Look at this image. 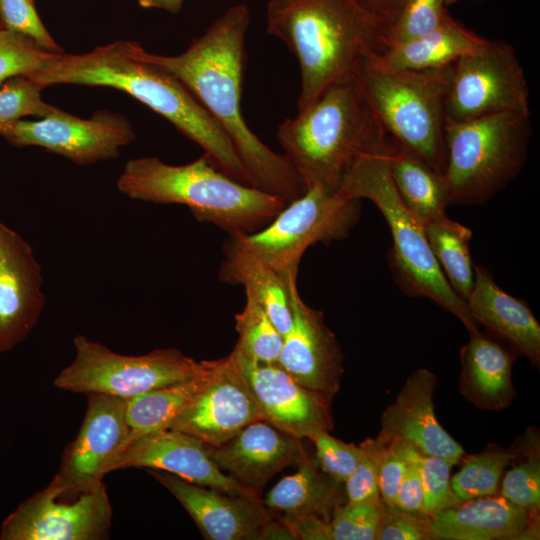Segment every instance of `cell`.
<instances>
[{
	"instance_id": "cell-1",
	"label": "cell",
	"mask_w": 540,
	"mask_h": 540,
	"mask_svg": "<svg viewBox=\"0 0 540 540\" xmlns=\"http://www.w3.org/2000/svg\"><path fill=\"white\" fill-rule=\"evenodd\" d=\"M246 4L227 9L189 47L174 56L147 52L131 42L133 54L177 78L225 131L254 187L290 203L307 187L283 154L265 145L248 127L241 110L246 65Z\"/></svg>"
},
{
	"instance_id": "cell-2",
	"label": "cell",
	"mask_w": 540,
	"mask_h": 540,
	"mask_svg": "<svg viewBox=\"0 0 540 540\" xmlns=\"http://www.w3.org/2000/svg\"><path fill=\"white\" fill-rule=\"evenodd\" d=\"M26 77L42 89L56 84H74L121 90L198 144L219 171L254 187L225 131L177 78L138 59L131 50V41H116L84 54L59 52Z\"/></svg>"
},
{
	"instance_id": "cell-3",
	"label": "cell",
	"mask_w": 540,
	"mask_h": 540,
	"mask_svg": "<svg viewBox=\"0 0 540 540\" xmlns=\"http://www.w3.org/2000/svg\"><path fill=\"white\" fill-rule=\"evenodd\" d=\"M267 31L298 61L299 111L332 85L358 75L382 52L386 29L357 0H270Z\"/></svg>"
},
{
	"instance_id": "cell-4",
	"label": "cell",
	"mask_w": 540,
	"mask_h": 540,
	"mask_svg": "<svg viewBox=\"0 0 540 540\" xmlns=\"http://www.w3.org/2000/svg\"><path fill=\"white\" fill-rule=\"evenodd\" d=\"M277 138L307 188L320 185L337 192L354 163L383 147L389 135L372 113L356 75L332 85L285 120Z\"/></svg>"
},
{
	"instance_id": "cell-5",
	"label": "cell",
	"mask_w": 540,
	"mask_h": 540,
	"mask_svg": "<svg viewBox=\"0 0 540 540\" xmlns=\"http://www.w3.org/2000/svg\"><path fill=\"white\" fill-rule=\"evenodd\" d=\"M116 185L134 200L184 205L198 221L212 223L228 234L261 230L287 204L281 197L235 181L204 154L184 165H170L156 157L132 159Z\"/></svg>"
},
{
	"instance_id": "cell-6",
	"label": "cell",
	"mask_w": 540,
	"mask_h": 540,
	"mask_svg": "<svg viewBox=\"0 0 540 540\" xmlns=\"http://www.w3.org/2000/svg\"><path fill=\"white\" fill-rule=\"evenodd\" d=\"M389 144L362 155L344 177L338 193L372 201L386 219L392 235L389 264L402 291L426 297L456 316L469 333L478 330L465 301L453 291L426 238L424 226L401 200L389 169Z\"/></svg>"
},
{
	"instance_id": "cell-7",
	"label": "cell",
	"mask_w": 540,
	"mask_h": 540,
	"mask_svg": "<svg viewBox=\"0 0 540 540\" xmlns=\"http://www.w3.org/2000/svg\"><path fill=\"white\" fill-rule=\"evenodd\" d=\"M453 64L394 70L369 59L358 73L363 95L383 130L443 174L445 103Z\"/></svg>"
},
{
	"instance_id": "cell-8",
	"label": "cell",
	"mask_w": 540,
	"mask_h": 540,
	"mask_svg": "<svg viewBox=\"0 0 540 540\" xmlns=\"http://www.w3.org/2000/svg\"><path fill=\"white\" fill-rule=\"evenodd\" d=\"M530 113L446 120L445 178L451 205H481L516 178L528 156Z\"/></svg>"
},
{
	"instance_id": "cell-9",
	"label": "cell",
	"mask_w": 540,
	"mask_h": 540,
	"mask_svg": "<svg viewBox=\"0 0 540 540\" xmlns=\"http://www.w3.org/2000/svg\"><path fill=\"white\" fill-rule=\"evenodd\" d=\"M75 356L54 379V385L74 393H101L130 399L196 376L203 361L175 348L143 355H123L83 335L73 339Z\"/></svg>"
},
{
	"instance_id": "cell-10",
	"label": "cell",
	"mask_w": 540,
	"mask_h": 540,
	"mask_svg": "<svg viewBox=\"0 0 540 540\" xmlns=\"http://www.w3.org/2000/svg\"><path fill=\"white\" fill-rule=\"evenodd\" d=\"M361 200L312 185L261 230L246 235L248 244L281 276L296 275L305 251L317 243L343 240L358 223Z\"/></svg>"
},
{
	"instance_id": "cell-11",
	"label": "cell",
	"mask_w": 540,
	"mask_h": 540,
	"mask_svg": "<svg viewBox=\"0 0 540 540\" xmlns=\"http://www.w3.org/2000/svg\"><path fill=\"white\" fill-rule=\"evenodd\" d=\"M530 92L514 47L489 40L453 64L446 120L468 121L504 112L530 113Z\"/></svg>"
},
{
	"instance_id": "cell-12",
	"label": "cell",
	"mask_w": 540,
	"mask_h": 540,
	"mask_svg": "<svg viewBox=\"0 0 540 540\" xmlns=\"http://www.w3.org/2000/svg\"><path fill=\"white\" fill-rule=\"evenodd\" d=\"M112 507L105 484L81 492L56 476L2 523L1 540H100L108 537Z\"/></svg>"
},
{
	"instance_id": "cell-13",
	"label": "cell",
	"mask_w": 540,
	"mask_h": 540,
	"mask_svg": "<svg viewBox=\"0 0 540 540\" xmlns=\"http://www.w3.org/2000/svg\"><path fill=\"white\" fill-rule=\"evenodd\" d=\"M0 135L13 146H39L78 165L114 159L136 137L125 116L108 110L89 119L59 110L36 121L18 120L1 129Z\"/></svg>"
},
{
	"instance_id": "cell-14",
	"label": "cell",
	"mask_w": 540,
	"mask_h": 540,
	"mask_svg": "<svg viewBox=\"0 0 540 540\" xmlns=\"http://www.w3.org/2000/svg\"><path fill=\"white\" fill-rule=\"evenodd\" d=\"M265 420L248 380L232 357L211 360L207 383L167 428L218 446L252 422Z\"/></svg>"
},
{
	"instance_id": "cell-15",
	"label": "cell",
	"mask_w": 540,
	"mask_h": 540,
	"mask_svg": "<svg viewBox=\"0 0 540 540\" xmlns=\"http://www.w3.org/2000/svg\"><path fill=\"white\" fill-rule=\"evenodd\" d=\"M292 326L283 337L278 364L300 385L331 402L343 375V354L323 314L308 306L289 276Z\"/></svg>"
},
{
	"instance_id": "cell-16",
	"label": "cell",
	"mask_w": 540,
	"mask_h": 540,
	"mask_svg": "<svg viewBox=\"0 0 540 540\" xmlns=\"http://www.w3.org/2000/svg\"><path fill=\"white\" fill-rule=\"evenodd\" d=\"M86 413L55 475L65 489L81 492L102 483L128 443L126 399L88 393Z\"/></svg>"
},
{
	"instance_id": "cell-17",
	"label": "cell",
	"mask_w": 540,
	"mask_h": 540,
	"mask_svg": "<svg viewBox=\"0 0 540 540\" xmlns=\"http://www.w3.org/2000/svg\"><path fill=\"white\" fill-rule=\"evenodd\" d=\"M248 380L265 421L299 439L330 432V401L294 380L278 363L252 360L236 348L229 354Z\"/></svg>"
},
{
	"instance_id": "cell-18",
	"label": "cell",
	"mask_w": 540,
	"mask_h": 540,
	"mask_svg": "<svg viewBox=\"0 0 540 540\" xmlns=\"http://www.w3.org/2000/svg\"><path fill=\"white\" fill-rule=\"evenodd\" d=\"M42 269L30 244L0 222V352L21 343L45 305Z\"/></svg>"
},
{
	"instance_id": "cell-19",
	"label": "cell",
	"mask_w": 540,
	"mask_h": 540,
	"mask_svg": "<svg viewBox=\"0 0 540 540\" xmlns=\"http://www.w3.org/2000/svg\"><path fill=\"white\" fill-rule=\"evenodd\" d=\"M129 467L165 471L230 494L259 496L224 474L210 457L205 443L174 429L156 430L128 443L114 461L111 472Z\"/></svg>"
},
{
	"instance_id": "cell-20",
	"label": "cell",
	"mask_w": 540,
	"mask_h": 540,
	"mask_svg": "<svg viewBox=\"0 0 540 540\" xmlns=\"http://www.w3.org/2000/svg\"><path fill=\"white\" fill-rule=\"evenodd\" d=\"M149 470L186 509L207 540H259L262 528L273 519L259 496L230 494L165 471Z\"/></svg>"
},
{
	"instance_id": "cell-21",
	"label": "cell",
	"mask_w": 540,
	"mask_h": 540,
	"mask_svg": "<svg viewBox=\"0 0 540 540\" xmlns=\"http://www.w3.org/2000/svg\"><path fill=\"white\" fill-rule=\"evenodd\" d=\"M436 386L437 377L430 370L414 371L382 413L377 438L386 445L393 441L409 443L425 455L442 457L455 465L463 458L464 450L436 418Z\"/></svg>"
},
{
	"instance_id": "cell-22",
	"label": "cell",
	"mask_w": 540,
	"mask_h": 540,
	"mask_svg": "<svg viewBox=\"0 0 540 540\" xmlns=\"http://www.w3.org/2000/svg\"><path fill=\"white\" fill-rule=\"evenodd\" d=\"M301 440L258 420L221 445L206 446L221 470L230 472L240 484L258 493L279 471L309 457Z\"/></svg>"
},
{
	"instance_id": "cell-23",
	"label": "cell",
	"mask_w": 540,
	"mask_h": 540,
	"mask_svg": "<svg viewBox=\"0 0 540 540\" xmlns=\"http://www.w3.org/2000/svg\"><path fill=\"white\" fill-rule=\"evenodd\" d=\"M539 514L502 496L480 497L426 516L432 540L536 539Z\"/></svg>"
},
{
	"instance_id": "cell-24",
	"label": "cell",
	"mask_w": 540,
	"mask_h": 540,
	"mask_svg": "<svg viewBox=\"0 0 540 540\" xmlns=\"http://www.w3.org/2000/svg\"><path fill=\"white\" fill-rule=\"evenodd\" d=\"M465 303L487 333L539 367L540 325L536 317L525 301L501 289L484 266L474 265V284Z\"/></svg>"
},
{
	"instance_id": "cell-25",
	"label": "cell",
	"mask_w": 540,
	"mask_h": 540,
	"mask_svg": "<svg viewBox=\"0 0 540 540\" xmlns=\"http://www.w3.org/2000/svg\"><path fill=\"white\" fill-rule=\"evenodd\" d=\"M469 334L460 351V392L480 409H504L515 397L512 367L518 355L487 332Z\"/></svg>"
},
{
	"instance_id": "cell-26",
	"label": "cell",
	"mask_w": 540,
	"mask_h": 540,
	"mask_svg": "<svg viewBox=\"0 0 540 540\" xmlns=\"http://www.w3.org/2000/svg\"><path fill=\"white\" fill-rule=\"evenodd\" d=\"M219 269L222 282L241 285L264 308L284 335L292 326L289 276L274 270L245 240L244 234H229ZM296 276V275H295Z\"/></svg>"
},
{
	"instance_id": "cell-27",
	"label": "cell",
	"mask_w": 540,
	"mask_h": 540,
	"mask_svg": "<svg viewBox=\"0 0 540 540\" xmlns=\"http://www.w3.org/2000/svg\"><path fill=\"white\" fill-rule=\"evenodd\" d=\"M389 169L394 186L406 207L423 226L449 217L450 191L443 173L390 137Z\"/></svg>"
},
{
	"instance_id": "cell-28",
	"label": "cell",
	"mask_w": 540,
	"mask_h": 540,
	"mask_svg": "<svg viewBox=\"0 0 540 540\" xmlns=\"http://www.w3.org/2000/svg\"><path fill=\"white\" fill-rule=\"evenodd\" d=\"M488 39L449 16L434 31L414 40L389 47L370 60L394 70H425L453 64L486 44Z\"/></svg>"
},
{
	"instance_id": "cell-29",
	"label": "cell",
	"mask_w": 540,
	"mask_h": 540,
	"mask_svg": "<svg viewBox=\"0 0 540 540\" xmlns=\"http://www.w3.org/2000/svg\"><path fill=\"white\" fill-rule=\"evenodd\" d=\"M345 486L325 473L315 456L298 464L266 494L263 503L284 514L313 515L329 522L336 506L345 503Z\"/></svg>"
},
{
	"instance_id": "cell-30",
	"label": "cell",
	"mask_w": 540,
	"mask_h": 540,
	"mask_svg": "<svg viewBox=\"0 0 540 540\" xmlns=\"http://www.w3.org/2000/svg\"><path fill=\"white\" fill-rule=\"evenodd\" d=\"M202 361V370L193 378L126 400V420L130 430L128 443L147 433L167 428L188 407L210 375L211 360Z\"/></svg>"
},
{
	"instance_id": "cell-31",
	"label": "cell",
	"mask_w": 540,
	"mask_h": 540,
	"mask_svg": "<svg viewBox=\"0 0 540 540\" xmlns=\"http://www.w3.org/2000/svg\"><path fill=\"white\" fill-rule=\"evenodd\" d=\"M430 249L453 291L463 301L474 284V264L470 254L473 232L447 219L424 226Z\"/></svg>"
},
{
	"instance_id": "cell-32",
	"label": "cell",
	"mask_w": 540,
	"mask_h": 540,
	"mask_svg": "<svg viewBox=\"0 0 540 540\" xmlns=\"http://www.w3.org/2000/svg\"><path fill=\"white\" fill-rule=\"evenodd\" d=\"M520 461L509 470L501 484L500 496L514 505L539 514L540 508V445L539 434L529 430L512 447Z\"/></svg>"
},
{
	"instance_id": "cell-33",
	"label": "cell",
	"mask_w": 540,
	"mask_h": 540,
	"mask_svg": "<svg viewBox=\"0 0 540 540\" xmlns=\"http://www.w3.org/2000/svg\"><path fill=\"white\" fill-rule=\"evenodd\" d=\"M243 309L235 315L238 341L234 348L246 357L264 363H277L283 345L278 331L261 304L245 293Z\"/></svg>"
},
{
	"instance_id": "cell-34",
	"label": "cell",
	"mask_w": 540,
	"mask_h": 540,
	"mask_svg": "<svg viewBox=\"0 0 540 540\" xmlns=\"http://www.w3.org/2000/svg\"><path fill=\"white\" fill-rule=\"evenodd\" d=\"M515 456L513 448L494 447L466 457L450 479L452 490L460 501L495 495L504 469Z\"/></svg>"
},
{
	"instance_id": "cell-35",
	"label": "cell",
	"mask_w": 540,
	"mask_h": 540,
	"mask_svg": "<svg viewBox=\"0 0 540 540\" xmlns=\"http://www.w3.org/2000/svg\"><path fill=\"white\" fill-rule=\"evenodd\" d=\"M445 0H404L383 37V50L422 37L450 16ZM382 50V51H383Z\"/></svg>"
},
{
	"instance_id": "cell-36",
	"label": "cell",
	"mask_w": 540,
	"mask_h": 540,
	"mask_svg": "<svg viewBox=\"0 0 540 540\" xmlns=\"http://www.w3.org/2000/svg\"><path fill=\"white\" fill-rule=\"evenodd\" d=\"M40 88L26 76L5 81L0 89V130L26 116L47 117L60 109L43 101Z\"/></svg>"
},
{
	"instance_id": "cell-37",
	"label": "cell",
	"mask_w": 540,
	"mask_h": 540,
	"mask_svg": "<svg viewBox=\"0 0 540 540\" xmlns=\"http://www.w3.org/2000/svg\"><path fill=\"white\" fill-rule=\"evenodd\" d=\"M384 502H345L329 521L332 540H377Z\"/></svg>"
},
{
	"instance_id": "cell-38",
	"label": "cell",
	"mask_w": 540,
	"mask_h": 540,
	"mask_svg": "<svg viewBox=\"0 0 540 540\" xmlns=\"http://www.w3.org/2000/svg\"><path fill=\"white\" fill-rule=\"evenodd\" d=\"M413 457L418 465L423 484V514L425 516L462 502L451 488L450 471L454 465L451 461L438 456L425 455L416 448Z\"/></svg>"
},
{
	"instance_id": "cell-39",
	"label": "cell",
	"mask_w": 540,
	"mask_h": 540,
	"mask_svg": "<svg viewBox=\"0 0 540 540\" xmlns=\"http://www.w3.org/2000/svg\"><path fill=\"white\" fill-rule=\"evenodd\" d=\"M57 53L39 48L29 38L6 30L0 24V84L40 69Z\"/></svg>"
},
{
	"instance_id": "cell-40",
	"label": "cell",
	"mask_w": 540,
	"mask_h": 540,
	"mask_svg": "<svg viewBox=\"0 0 540 540\" xmlns=\"http://www.w3.org/2000/svg\"><path fill=\"white\" fill-rule=\"evenodd\" d=\"M386 444L376 438H367L360 445L357 465L344 483L347 502H369L381 500L378 474L381 457Z\"/></svg>"
},
{
	"instance_id": "cell-41",
	"label": "cell",
	"mask_w": 540,
	"mask_h": 540,
	"mask_svg": "<svg viewBox=\"0 0 540 540\" xmlns=\"http://www.w3.org/2000/svg\"><path fill=\"white\" fill-rule=\"evenodd\" d=\"M0 24L29 38L43 50L63 52L42 23L33 0H0Z\"/></svg>"
},
{
	"instance_id": "cell-42",
	"label": "cell",
	"mask_w": 540,
	"mask_h": 540,
	"mask_svg": "<svg viewBox=\"0 0 540 540\" xmlns=\"http://www.w3.org/2000/svg\"><path fill=\"white\" fill-rule=\"evenodd\" d=\"M315 459L320 468L335 480L345 483L353 473L359 456L360 447L353 443H345L323 431L316 435Z\"/></svg>"
},
{
	"instance_id": "cell-43",
	"label": "cell",
	"mask_w": 540,
	"mask_h": 540,
	"mask_svg": "<svg viewBox=\"0 0 540 540\" xmlns=\"http://www.w3.org/2000/svg\"><path fill=\"white\" fill-rule=\"evenodd\" d=\"M377 540H431L426 516L384 504Z\"/></svg>"
},
{
	"instance_id": "cell-44",
	"label": "cell",
	"mask_w": 540,
	"mask_h": 540,
	"mask_svg": "<svg viewBox=\"0 0 540 540\" xmlns=\"http://www.w3.org/2000/svg\"><path fill=\"white\" fill-rule=\"evenodd\" d=\"M409 460L402 441L389 443L381 457L378 474L379 493L389 507L396 506V497Z\"/></svg>"
},
{
	"instance_id": "cell-45",
	"label": "cell",
	"mask_w": 540,
	"mask_h": 540,
	"mask_svg": "<svg viewBox=\"0 0 540 540\" xmlns=\"http://www.w3.org/2000/svg\"><path fill=\"white\" fill-rule=\"evenodd\" d=\"M404 444L409 463L398 488L395 507L403 511L424 515V489L418 465L413 457L415 447L406 442Z\"/></svg>"
},
{
	"instance_id": "cell-46",
	"label": "cell",
	"mask_w": 540,
	"mask_h": 540,
	"mask_svg": "<svg viewBox=\"0 0 540 540\" xmlns=\"http://www.w3.org/2000/svg\"><path fill=\"white\" fill-rule=\"evenodd\" d=\"M281 521L295 540H332L329 522L313 515L284 514Z\"/></svg>"
},
{
	"instance_id": "cell-47",
	"label": "cell",
	"mask_w": 540,
	"mask_h": 540,
	"mask_svg": "<svg viewBox=\"0 0 540 540\" xmlns=\"http://www.w3.org/2000/svg\"><path fill=\"white\" fill-rule=\"evenodd\" d=\"M387 30L397 17L404 0H357ZM386 32V31H385Z\"/></svg>"
},
{
	"instance_id": "cell-48",
	"label": "cell",
	"mask_w": 540,
	"mask_h": 540,
	"mask_svg": "<svg viewBox=\"0 0 540 540\" xmlns=\"http://www.w3.org/2000/svg\"><path fill=\"white\" fill-rule=\"evenodd\" d=\"M295 540L291 530L281 521L270 520L261 530L259 540Z\"/></svg>"
},
{
	"instance_id": "cell-49",
	"label": "cell",
	"mask_w": 540,
	"mask_h": 540,
	"mask_svg": "<svg viewBox=\"0 0 540 540\" xmlns=\"http://www.w3.org/2000/svg\"><path fill=\"white\" fill-rule=\"evenodd\" d=\"M143 8H158L170 13H178L184 0H138Z\"/></svg>"
},
{
	"instance_id": "cell-50",
	"label": "cell",
	"mask_w": 540,
	"mask_h": 540,
	"mask_svg": "<svg viewBox=\"0 0 540 540\" xmlns=\"http://www.w3.org/2000/svg\"><path fill=\"white\" fill-rule=\"evenodd\" d=\"M456 1H458V0H445V5L448 7V6L452 5L453 3H455Z\"/></svg>"
}]
</instances>
